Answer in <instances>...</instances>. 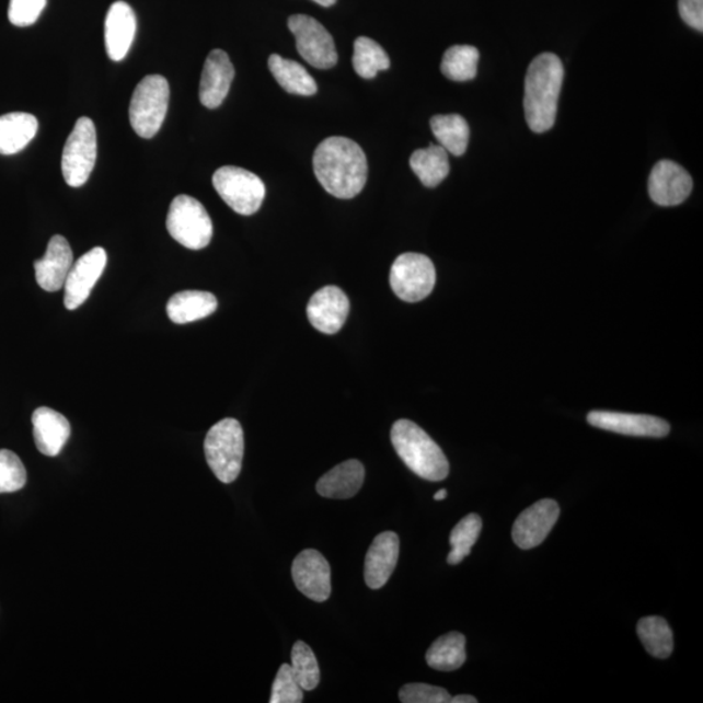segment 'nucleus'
<instances>
[{"label":"nucleus","instance_id":"nucleus-1","mask_svg":"<svg viewBox=\"0 0 703 703\" xmlns=\"http://www.w3.org/2000/svg\"><path fill=\"white\" fill-rule=\"evenodd\" d=\"M316 178L331 196L354 198L368 181V160L360 145L347 137H329L313 157Z\"/></svg>","mask_w":703,"mask_h":703},{"label":"nucleus","instance_id":"nucleus-2","mask_svg":"<svg viewBox=\"0 0 703 703\" xmlns=\"http://www.w3.org/2000/svg\"><path fill=\"white\" fill-rule=\"evenodd\" d=\"M563 79L562 60L555 54H541L530 64L523 108L528 126L533 132H548L554 127Z\"/></svg>","mask_w":703,"mask_h":703},{"label":"nucleus","instance_id":"nucleus-3","mask_svg":"<svg viewBox=\"0 0 703 703\" xmlns=\"http://www.w3.org/2000/svg\"><path fill=\"white\" fill-rule=\"evenodd\" d=\"M391 442L411 471L427 481H443L450 464L429 434L410 419H399L391 429Z\"/></svg>","mask_w":703,"mask_h":703},{"label":"nucleus","instance_id":"nucleus-4","mask_svg":"<svg viewBox=\"0 0 703 703\" xmlns=\"http://www.w3.org/2000/svg\"><path fill=\"white\" fill-rule=\"evenodd\" d=\"M244 431L238 419L224 418L214 425L205 439L206 461L223 484L238 480L244 459Z\"/></svg>","mask_w":703,"mask_h":703},{"label":"nucleus","instance_id":"nucleus-5","mask_svg":"<svg viewBox=\"0 0 703 703\" xmlns=\"http://www.w3.org/2000/svg\"><path fill=\"white\" fill-rule=\"evenodd\" d=\"M169 81L160 74L143 78L136 87L129 105V122L142 139H153L168 115Z\"/></svg>","mask_w":703,"mask_h":703},{"label":"nucleus","instance_id":"nucleus-6","mask_svg":"<svg viewBox=\"0 0 703 703\" xmlns=\"http://www.w3.org/2000/svg\"><path fill=\"white\" fill-rule=\"evenodd\" d=\"M165 226L171 238L188 250L199 251L210 244L211 218L196 198L187 195L177 196L171 203Z\"/></svg>","mask_w":703,"mask_h":703},{"label":"nucleus","instance_id":"nucleus-7","mask_svg":"<svg viewBox=\"0 0 703 703\" xmlns=\"http://www.w3.org/2000/svg\"><path fill=\"white\" fill-rule=\"evenodd\" d=\"M212 185L220 198L240 216L256 214L266 196L265 184L256 174L234 165L217 170Z\"/></svg>","mask_w":703,"mask_h":703},{"label":"nucleus","instance_id":"nucleus-8","mask_svg":"<svg viewBox=\"0 0 703 703\" xmlns=\"http://www.w3.org/2000/svg\"><path fill=\"white\" fill-rule=\"evenodd\" d=\"M96 162V130L92 119L80 117L68 137L61 155V172L70 187H82Z\"/></svg>","mask_w":703,"mask_h":703},{"label":"nucleus","instance_id":"nucleus-9","mask_svg":"<svg viewBox=\"0 0 703 703\" xmlns=\"http://www.w3.org/2000/svg\"><path fill=\"white\" fill-rule=\"evenodd\" d=\"M436 267L429 257L404 253L391 267L390 285L400 300L418 302L427 298L436 286Z\"/></svg>","mask_w":703,"mask_h":703},{"label":"nucleus","instance_id":"nucleus-10","mask_svg":"<svg viewBox=\"0 0 703 703\" xmlns=\"http://www.w3.org/2000/svg\"><path fill=\"white\" fill-rule=\"evenodd\" d=\"M288 27L293 33L301 58L307 64L320 70H329L336 66L337 51L334 38L314 18L293 15L288 19Z\"/></svg>","mask_w":703,"mask_h":703},{"label":"nucleus","instance_id":"nucleus-11","mask_svg":"<svg viewBox=\"0 0 703 703\" xmlns=\"http://www.w3.org/2000/svg\"><path fill=\"white\" fill-rule=\"evenodd\" d=\"M107 265V253L103 247H93L73 262L65 283V307L74 310L84 304L95 283L100 280Z\"/></svg>","mask_w":703,"mask_h":703},{"label":"nucleus","instance_id":"nucleus-12","mask_svg":"<svg viewBox=\"0 0 703 703\" xmlns=\"http://www.w3.org/2000/svg\"><path fill=\"white\" fill-rule=\"evenodd\" d=\"M560 505L553 499H542L523 511L514 523L512 539L517 546L530 550L548 539L560 519Z\"/></svg>","mask_w":703,"mask_h":703},{"label":"nucleus","instance_id":"nucleus-13","mask_svg":"<svg viewBox=\"0 0 703 703\" xmlns=\"http://www.w3.org/2000/svg\"><path fill=\"white\" fill-rule=\"evenodd\" d=\"M296 588L314 602H326L331 596V568L316 550H304L292 564Z\"/></svg>","mask_w":703,"mask_h":703},{"label":"nucleus","instance_id":"nucleus-14","mask_svg":"<svg viewBox=\"0 0 703 703\" xmlns=\"http://www.w3.org/2000/svg\"><path fill=\"white\" fill-rule=\"evenodd\" d=\"M588 423L598 429L631 437L664 438L670 433V424L665 419L632 413L595 411L589 413Z\"/></svg>","mask_w":703,"mask_h":703},{"label":"nucleus","instance_id":"nucleus-15","mask_svg":"<svg viewBox=\"0 0 703 703\" xmlns=\"http://www.w3.org/2000/svg\"><path fill=\"white\" fill-rule=\"evenodd\" d=\"M693 189L692 176L672 161H659L649 176V195L659 206H678L685 201Z\"/></svg>","mask_w":703,"mask_h":703},{"label":"nucleus","instance_id":"nucleus-16","mask_svg":"<svg viewBox=\"0 0 703 703\" xmlns=\"http://www.w3.org/2000/svg\"><path fill=\"white\" fill-rule=\"evenodd\" d=\"M350 310L347 295L339 287L327 286L316 291L308 304V319L323 334L341 331Z\"/></svg>","mask_w":703,"mask_h":703},{"label":"nucleus","instance_id":"nucleus-17","mask_svg":"<svg viewBox=\"0 0 703 703\" xmlns=\"http://www.w3.org/2000/svg\"><path fill=\"white\" fill-rule=\"evenodd\" d=\"M234 79V67L223 50H212L206 58L201 82H199V101L205 107L217 108L230 93Z\"/></svg>","mask_w":703,"mask_h":703},{"label":"nucleus","instance_id":"nucleus-18","mask_svg":"<svg viewBox=\"0 0 703 703\" xmlns=\"http://www.w3.org/2000/svg\"><path fill=\"white\" fill-rule=\"evenodd\" d=\"M73 265L70 243L60 234H55L47 245L45 256L34 262V272L41 288L57 292L65 287L68 273Z\"/></svg>","mask_w":703,"mask_h":703},{"label":"nucleus","instance_id":"nucleus-19","mask_svg":"<svg viewBox=\"0 0 703 703\" xmlns=\"http://www.w3.org/2000/svg\"><path fill=\"white\" fill-rule=\"evenodd\" d=\"M400 540L394 532H383L376 537L365 557V581L370 589L383 588L396 568Z\"/></svg>","mask_w":703,"mask_h":703},{"label":"nucleus","instance_id":"nucleus-20","mask_svg":"<svg viewBox=\"0 0 703 703\" xmlns=\"http://www.w3.org/2000/svg\"><path fill=\"white\" fill-rule=\"evenodd\" d=\"M137 30L136 13L128 3L115 2L107 12L105 43L110 59L120 61L127 57Z\"/></svg>","mask_w":703,"mask_h":703},{"label":"nucleus","instance_id":"nucleus-21","mask_svg":"<svg viewBox=\"0 0 703 703\" xmlns=\"http://www.w3.org/2000/svg\"><path fill=\"white\" fill-rule=\"evenodd\" d=\"M33 436L38 451L46 457H58L71 437V425L59 412L47 406L34 411Z\"/></svg>","mask_w":703,"mask_h":703},{"label":"nucleus","instance_id":"nucleus-22","mask_svg":"<svg viewBox=\"0 0 703 703\" xmlns=\"http://www.w3.org/2000/svg\"><path fill=\"white\" fill-rule=\"evenodd\" d=\"M365 468L358 460H347L331 469L316 482V493L329 499H349L361 491Z\"/></svg>","mask_w":703,"mask_h":703},{"label":"nucleus","instance_id":"nucleus-23","mask_svg":"<svg viewBox=\"0 0 703 703\" xmlns=\"http://www.w3.org/2000/svg\"><path fill=\"white\" fill-rule=\"evenodd\" d=\"M38 132L37 117L27 113L0 116V154L20 153Z\"/></svg>","mask_w":703,"mask_h":703},{"label":"nucleus","instance_id":"nucleus-24","mask_svg":"<svg viewBox=\"0 0 703 703\" xmlns=\"http://www.w3.org/2000/svg\"><path fill=\"white\" fill-rule=\"evenodd\" d=\"M218 300L216 296L205 291L178 292L168 302L169 319L176 325L206 319L216 312Z\"/></svg>","mask_w":703,"mask_h":703},{"label":"nucleus","instance_id":"nucleus-25","mask_svg":"<svg viewBox=\"0 0 703 703\" xmlns=\"http://www.w3.org/2000/svg\"><path fill=\"white\" fill-rule=\"evenodd\" d=\"M268 68L278 84L289 94L310 96L319 92L315 80L298 61L281 58L273 54L268 58Z\"/></svg>","mask_w":703,"mask_h":703},{"label":"nucleus","instance_id":"nucleus-26","mask_svg":"<svg viewBox=\"0 0 703 703\" xmlns=\"http://www.w3.org/2000/svg\"><path fill=\"white\" fill-rule=\"evenodd\" d=\"M411 169L427 188H436L450 174V160L440 145L418 149L411 157Z\"/></svg>","mask_w":703,"mask_h":703},{"label":"nucleus","instance_id":"nucleus-27","mask_svg":"<svg viewBox=\"0 0 703 703\" xmlns=\"http://www.w3.org/2000/svg\"><path fill=\"white\" fill-rule=\"evenodd\" d=\"M464 634L451 632L439 637L426 653V661L434 670L454 671L466 660Z\"/></svg>","mask_w":703,"mask_h":703},{"label":"nucleus","instance_id":"nucleus-28","mask_svg":"<svg viewBox=\"0 0 703 703\" xmlns=\"http://www.w3.org/2000/svg\"><path fill=\"white\" fill-rule=\"evenodd\" d=\"M430 127L434 136L447 153L460 157L469 143V126L463 116L458 114L433 116Z\"/></svg>","mask_w":703,"mask_h":703},{"label":"nucleus","instance_id":"nucleus-29","mask_svg":"<svg viewBox=\"0 0 703 703\" xmlns=\"http://www.w3.org/2000/svg\"><path fill=\"white\" fill-rule=\"evenodd\" d=\"M637 633L650 656L667 659L673 652V634L664 618L647 616L639 620Z\"/></svg>","mask_w":703,"mask_h":703},{"label":"nucleus","instance_id":"nucleus-30","mask_svg":"<svg viewBox=\"0 0 703 703\" xmlns=\"http://www.w3.org/2000/svg\"><path fill=\"white\" fill-rule=\"evenodd\" d=\"M355 71L362 79H374L378 72L389 70L390 58L383 47L368 37H358L355 41L354 58Z\"/></svg>","mask_w":703,"mask_h":703},{"label":"nucleus","instance_id":"nucleus-31","mask_svg":"<svg viewBox=\"0 0 703 703\" xmlns=\"http://www.w3.org/2000/svg\"><path fill=\"white\" fill-rule=\"evenodd\" d=\"M480 51L474 46L457 45L443 55L440 70L452 81H469L477 76Z\"/></svg>","mask_w":703,"mask_h":703},{"label":"nucleus","instance_id":"nucleus-32","mask_svg":"<svg viewBox=\"0 0 703 703\" xmlns=\"http://www.w3.org/2000/svg\"><path fill=\"white\" fill-rule=\"evenodd\" d=\"M482 530V520L479 515L471 514L459 521L450 535L451 553L447 557L448 564L457 565L471 554L472 548L477 542Z\"/></svg>","mask_w":703,"mask_h":703},{"label":"nucleus","instance_id":"nucleus-33","mask_svg":"<svg viewBox=\"0 0 703 703\" xmlns=\"http://www.w3.org/2000/svg\"><path fill=\"white\" fill-rule=\"evenodd\" d=\"M291 670L302 691H314L321 681L319 661L304 641L295 644L291 654Z\"/></svg>","mask_w":703,"mask_h":703},{"label":"nucleus","instance_id":"nucleus-34","mask_svg":"<svg viewBox=\"0 0 703 703\" xmlns=\"http://www.w3.org/2000/svg\"><path fill=\"white\" fill-rule=\"evenodd\" d=\"M26 484V469L15 452L0 450V494L22 491Z\"/></svg>","mask_w":703,"mask_h":703},{"label":"nucleus","instance_id":"nucleus-35","mask_svg":"<svg viewBox=\"0 0 703 703\" xmlns=\"http://www.w3.org/2000/svg\"><path fill=\"white\" fill-rule=\"evenodd\" d=\"M304 701V691L295 679L291 666L281 665L274 680L270 703H301Z\"/></svg>","mask_w":703,"mask_h":703},{"label":"nucleus","instance_id":"nucleus-36","mask_svg":"<svg viewBox=\"0 0 703 703\" xmlns=\"http://www.w3.org/2000/svg\"><path fill=\"white\" fill-rule=\"evenodd\" d=\"M399 699L403 703H448L451 695L443 688L415 682L400 689Z\"/></svg>","mask_w":703,"mask_h":703},{"label":"nucleus","instance_id":"nucleus-37","mask_svg":"<svg viewBox=\"0 0 703 703\" xmlns=\"http://www.w3.org/2000/svg\"><path fill=\"white\" fill-rule=\"evenodd\" d=\"M47 0H10L9 19L16 26H31L45 10Z\"/></svg>","mask_w":703,"mask_h":703},{"label":"nucleus","instance_id":"nucleus-38","mask_svg":"<svg viewBox=\"0 0 703 703\" xmlns=\"http://www.w3.org/2000/svg\"><path fill=\"white\" fill-rule=\"evenodd\" d=\"M679 12L685 24L703 32V0H679Z\"/></svg>","mask_w":703,"mask_h":703},{"label":"nucleus","instance_id":"nucleus-39","mask_svg":"<svg viewBox=\"0 0 703 703\" xmlns=\"http://www.w3.org/2000/svg\"><path fill=\"white\" fill-rule=\"evenodd\" d=\"M451 703H477L479 700L474 699L473 695H468V694H461L457 695V698H451Z\"/></svg>","mask_w":703,"mask_h":703},{"label":"nucleus","instance_id":"nucleus-40","mask_svg":"<svg viewBox=\"0 0 703 703\" xmlns=\"http://www.w3.org/2000/svg\"><path fill=\"white\" fill-rule=\"evenodd\" d=\"M313 2L322 7H331L336 3V0H313Z\"/></svg>","mask_w":703,"mask_h":703},{"label":"nucleus","instance_id":"nucleus-41","mask_svg":"<svg viewBox=\"0 0 703 703\" xmlns=\"http://www.w3.org/2000/svg\"><path fill=\"white\" fill-rule=\"evenodd\" d=\"M446 498H447V491H445V488H442V491H439L438 493H436V495H434V499L436 500H445Z\"/></svg>","mask_w":703,"mask_h":703}]
</instances>
